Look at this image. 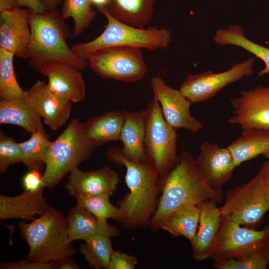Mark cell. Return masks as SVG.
Masks as SVG:
<instances>
[{"mask_svg": "<svg viewBox=\"0 0 269 269\" xmlns=\"http://www.w3.org/2000/svg\"><path fill=\"white\" fill-rule=\"evenodd\" d=\"M223 198L222 189L209 186L201 176L193 155L183 151L177 165L161 179L157 207L148 227L157 231L175 211L187 206H200L208 200L219 203Z\"/></svg>", "mask_w": 269, "mask_h": 269, "instance_id": "cell-1", "label": "cell"}, {"mask_svg": "<svg viewBox=\"0 0 269 269\" xmlns=\"http://www.w3.org/2000/svg\"><path fill=\"white\" fill-rule=\"evenodd\" d=\"M106 155L113 164L126 169L125 179L130 191L118 202L120 223L130 230L148 226L160 193L161 179L157 171L148 162L137 163L128 160L117 146L110 147Z\"/></svg>", "mask_w": 269, "mask_h": 269, "instance_id": "cell-2", "label": "cell"}, {"mask_svg": "<svg viewBox=\"0 0 269 269\" xmlns=\"http://www.w3.org/2000/svg\"><path fill=\"white\" fill-rule=\"evenodd\" d=\"M65 20L57 9L42 13L29 10L31 38L25 59L33 70L39 72L49 62L68 63L80 70L88 66L87 60L77 56L68 46L66 39L70 33Z\"/></svg>", "mask_w": 269, "mask_h": 269, "instance_id": "cell-3", "label": "cell"}, {"mask_svg": "<svg viewBox=\"0 0 269 269\" xmlns=\"http://www.w3.org/2000/svg\"><path fill=\"white\" fill-rule=\"evenodd\" d=\"M68 226L67 217L51 207L30 223L20 222V235L29 248L27 259L49 263L74 256L75 250L68 237Z\"/></svg>", "mask_w": 269, "mask_h": 269, "instance_id": "cell-4", "label": "cell"}, {"mask_svg": "<svg viewBox=\"0 0 269 269\" xmlns=\"http://www.w3.org/2000/svg\"><path fill=\"white\" fill-rule=\"evenodd\" d=\"M98 8L107 20L103 32L92 40L76 43L71 47L72 52L82 59L87 61L91 54L105 48L133 46L155 50L166 48L171 41V32L166 28L136 27L115 19L104 6Z\"/></svg>", "mask_w": 269, "mask_h": 269, "instance_id": "cell-5", "label": "cell"}, {"mask_svg": "<svg viewBox=\"0 0 269 269\" xmlns=\"http://www.w3.org/2000/svg\"><path fill=\"white\" fill-rule=\"evenodd\" d=\"M95 146L88 139L84 123L72 119L51 145L42 173L45 188L52 189L90 156Z\"/></svg>", "mask_w": 269, "mask_h": 269, "instance_id": "cell-6", "label": "cell"}, {"mask_svg": "<svg viewBox=\"0 0 269 269\" xmlns=\"http://www.w3.org/2000/svg\"><path fill=\"white\" fill-rule=\"evenodd\" d=\"M145 110L144 144L146 156L162 179L180 159V155L177 153V130L165 120L160 104L154 97Z\"/></svg>", "mask_w": 269, "mask_h": 269, "instance_id": "cell-7", "label": "cell"}, {"mask_svg": "<svg viewBox=\"0 0 269 269\" xmlns=\"http://www.w3.org/2000/svg\"><path fill=\"white\" fill-rule=\"evenodd\" d=\"M89 68L99 77L129 83L141 79L147 66L141 48L114 46L97 50L88 58Z\"/></svg>", "mask_w": 269, "mask_h": 269, "instance_id": "cell-8", "label": "cell"}, {"mask_svg": "<svg viewBox=\"0 0 269 269\" xmlns=\"http://www.w3.org/2000/svg\"><path fill=\"white\" fill-rule=\"evenodd\" d=\"M222 216L241 226L257 229L269 211L260 175L227 191L223 205L219 207Z\"/></svg>", "mask_w": 269, "mask_h": 269, "instance_id": "cell-9", "label": "cell"}, {"mask_svg": "<svg viewBox=\"0 0 269 269\" xmlns=\"http://www.w3.org/2000/svg\"><path fill=\"white\" fill-rule=\"evenodd\" d=\"M269 246V224L262 230L248 228L222 216L211 258L214 263L238 259Z\"/></svg>", "mask_w": 269, "mask_h": 269, "instance_id": "cell-10", "label": "cell"}, {"mask_svg": "<svg viewBox=\"0 0 269 269\" xmlns=\"http://www.w3.org/2000/svg\"><path fill=\"white\" fill-rule=\"evenodd\" d=\"M254 64V58H250L221 73H215L209 70L190 74L180 85L179 90L191 104L206 102L229 84L251 76Z\"/></svg>", "mask_w": 269, "mask_h": 269, "instance_id": "cell-11", "label": "cell"}, {"mask_svg": "<svg viewBox=\"0 0 269 269\" xmlns=\"http://www.w3.org/2000/svg\"><path fill=\"white\" fill-rule=\"evenodd\" d=\"M150 85L165 120L173 128L176 130L182 128L196 133L203 128V124L191 115L192 104L179 90L168 86L160 76L153 77Z\"/></svg>", "mask_w": 269, "mask_h": 269, "instance_id": "cell-12", "label": "cell"}, {"mask_svg": "<svg viewBox=\"0 0 269 269\" xmlns=\"http://www.w3.org/2000/svg\"><path fill=\"white\" fill-rule=\"evenodd\" d=\"M229 100L233 111L228 123L239 125L242 130H269V84L242 91L239 97Z\"/></svg>", "mask_w": 269, "mask_h": 269, "instance_id": "cell-13", "label": "cell"}, {"mask_svg": "<svg viewBox=\"0 0 269 269\" xmlns=\"http://www.w3.org/2000/svg\"><path fill=\"white\" fill-rule=\"evenodd\" d=\"M28 104L53 131H56L68 121L72 102L49 90L47 83L37 80L26 90Z\"/></svg>", "mask_w": 269, "mask_h": 269, "instance_id": "cell-14", "label": "cell"}, {"mask_svg": "<svg viewBox=\"0 0 269 269\" xmlns=\"http://www.w3.org/2000/svg\"><path fill=\"white\" fill-rule=\"evenodd\" d=\"M195 162L205 181L214 189H222L237 167L227 146L221 147L207 141L201 145Z\"/></svg>", "mask_w": 269, "mask_h": 269, "instance_id": "cell-15", "label": "cell"}, {"mask_svg": "<svg viewBox=\"0 0 269 269\" xmlns=\"http://www.w3.org/2000/svg\"><path fill=\"white\" fill-rule=\"evenodd\" d=\"M80 69L68 63L49 62L39 72L47 77V86L54 93L72 103L84 101L86 97L85 82Z\"/></svg>", "mask_w": 269, "mask_h": 269, "instance_id": "cell-16", "label": "cell"}, {"mask_svg": "<svg viewBox=\"0 0 269 269\" xmlns=\"http://www.w3.org/2000/svg\"><path fill=\"white\" fill-rule=\"evenodd\" d=\"M29 15L26 8L0 12V48L24 59L31 38Z\"/></svg>", "mask_w": 269, "mask_h": 269, "instance_id": "cell-17", "label": "cell"}, {"mask_svg": "<svg viewBox=\"0 0 269 269\" xmlns=\"http://www.w3.org/2000/svg\"><path fill=\"white\" fill-rule=\"evenodd\" d=\"M118 173L108 166L92 171L77 168L69 173L65 188L72 196L113 195L119 183Z\"/></svg>", "mask_w": 269, "mask_h": 269, "instance_id": "cell-18", "label": "cell"}, {"mask_svg": "<svg viewBox=\"0 0 269 269\" xmlns=\"http://www.w3.org/2000/svg\"><path fill=\"white\" fill-rule=\"evenodd\" d=\"M221 219L220 208L215 202L208 200L200 206L198 228L191 242L195 260L200 262L211 258Z\"/></svg>", "mask_w": 269, "mask_h": 269, "instance_id": "cell-19", "label": "cell"}, {"mask_svg": "<svg viewBox=\"0 0 269 269\" xmlns=\"http://www.w3.org/2000/svg\"><path fill=\"white\" fill-rule=\"evenodd\" d=\"M125 121L120 140L123 155L137 163L148 162L145 149L146 110L139 112L124 111Z\"/></svg>", "mask_w": 269, "mask_h": 269, "instance_id": "cell-20", "label": "cell"}, {"mask_svg": "<svg viewBox=\"0 0 269 269\" xmlns=\"http://www.w3.org/2000/svg\"><path fill=\"white\" fill-rule=\"evenodd\" d=\"M44 186L33 191H24L21 195L7 196L0 195V220L19 219L34 220L38 214H43L49 208L43 195Z\"/></svg>", "mask_w": 269, "mask_h": 269, "instance_id": "cell-21", "label": "cell"}, {"mask_svg": "<svg viewBox=\"0 0 269 269\" xmlns=\"http://www.w3.org/2000/svg\"><path fill=\"white\" fill-rule=\"evenodd\" d=\"M68 234L70 240L85 241L93 236L105 235L110 238L120 235L118 227L101 223L92 213L77 205L71 208L67 216Z\"/></svg>", "mask_w": 269, "mask_h": 269, "instance_id": "cell-22", "label": "cell"}, {"mask_svg": "<svg viewBox=\"0 0 269 269\" xmlns=\"http://www.w3.org/2000/svg\"><path fill=\"white\" fill-rule=\"evenodd\" d=\"M155 0H108L104 6L118 20L144 28L151 20Z\"/></svg>", "mask_w": 269, "mask_h": 269, "instance_id": "cell-23", "label": "cell"}, {"mask_svg": "<svg viewBox=\"0 0 269 269\" xmlns=\"http://www.w3.org/2000/svg\"><path fill=\"white\" fill-rule=\"evenodd\" d=\"M25 96L0 100V124L17 126L29 134L44 130L41 118L28 104Z\"/></svg>", "mask_w": 269, "mask_h": 269, "instance_id": "cell-24", "label": "cell"}, {"mask_svg": "<svg viewBox=\"0 0 269 269\" xmlns=\"http://www.w3.org/2000/svg\"><path fill=\"white\" fill-rule=\"evenodd\" d=\"M125 121L124 112L111 111L94 117L84 123L88 139L96 147L120 140Z\"/></svg>", "mask_w": 269, "mask_h": 269, "instance_id": "cell-25", "label": "cell"}, {"mask_svg": "<svg viewBox=\"0 0 269 269\" xmlns=\"http://www.w3.org/2000/svg\"><path fill=\"white\" fill-rule=\"evenodd\" d=\"M227 147L238 167L269 150V130L243 129L240 136Z\"/></svg>", "mask_w": 269, "mask_h": 269, "instance_id": "cell-26", "label": "cell"}, {"mask_svg": "<svg viewBox=\"0 0 269 269\" xmlns=\"http://www.w3.org/2000/svg\"><path fill=\"white\" fill-rule=\"evenodd\" d=\"M213 39L219 45H235L252 53L256 57L263 60L265 64V68L259 72L258 76L261 77L269 74V48L249 40L240 26L232 25L226 29H219Z\"/></svg>", "mask_w": 269, "mask_h": 269, "instance_id": "cell-27", "label": "cell"}, {"mask_svg": "<svg viewBox=\"0 0 269 269\" xmlns=\"http://www.w3.org/2000/svg\"><path fill=\"white\" fill-rule=\"evenodd\" d=\"M199 217V206H185L168 216L162 225L161 229L174 237H184L191 243L198 228Z\"/></svg>", "mask_w": 269, "mask_h": 269, "instance_id": "cell-28", "label": "cell"}, {"mask_svg": "<svg viewBox=\"0 0 269 269\" xmlns=\"http://www.w3.org/2000/svg\"><path fill=\"white\" fill-rule=\"evenodd\" d=\"M19 143L22 152V163L27 169L44 170L51 143L47 138L44 130L30 134L28 139Z\"/></svg>", "mask_w": 269, "mask_h": 269, "instance_id": "cell-29", "label": "cell"}, {"mask_svg": "<svg viewBox=\"0 0 269 269\" xmlns=\"http://www.w3.org/2000/svg\"><path fill=\"white\" fill-rule=\"evenodd\" d=\"M110 237L93 236L80 245V252L84 257L88 267L93 269H107L113 249Z\"/></svg>", "mask_w": 269, "mask_h": 269, "instance_id": "cell-30", "label": "cell"}, {"mask_svg": "<svg viewBox=\"0 0 269 269\" xmlns=\"http://www.w3.org/2000/svg\"><path fill=\"white\" fill-rule=\"evenodd\" d=\"M91 0H64L61 16L65 19H72V36L77 37L87 28L95 19L96 12L92 8Z\"/></svg>", "mask_w": 269, "mask_h": 269, "instance_id": "cell-31", "label": "cell"}, {"mask_svg": "<svg viewBox=\"0 0 269 269\" xmlns=\"http://www.w3.org/2000/svg\"><path fill=\"white\" fill-rule=\"evenodd\" d=\"M112 195L101 194L78 196L76 197L77 205L88 210L104 224L109 223L107 221L109 219L120 222L121 211L118 206H115L110 202V198Z\"/></svg>", "mask_w": 269, "mask_h": 269, "instance_id": "cell-32", "label": "cell"}, {"mask_svg": "<svg viewBox=\"0 0 269 269\" xmlns=\"http://www.w3.org/2000/svg\"><path fill=\"white\" fill-rule=\"evenodd\" d=\"M14 55L0 48V100L23 97L26 90L16 80L13 67Z\"/></svg>", "mask_w": 269, "mask_h": 269, "instance_id": "cell-33", "label": "cell"}, {"mask_svg": "<svg viewBox=\"0 0 269 269\" xmlns=\"http://www.w3.org/2000/svg\"><path fill=\"white\" fill-rule=\"evenodd\" d=\"M269 264V246L238 259H229L214 263L217 269H266Z\"/></svg>", "mask_w": 269, "mask_h": 269, "instance_id": "cell-34", "label": "cell"}, {"mask_svg": "<svg viewBox=\"0 0 269 269\" xmlns=\"http://www.w3.org/2000/svg\"><path fill=\"white\" fill-rule=\"evenodd\" d=\"M23 156L19 142L0 131V173H5L13 164L22 162Z\"/></svg>", "mask_w": 269, "mask_h": 269, "instance_id": "cell-35", "label": "cell"}, {"mask_svg": "<svg viewBox=\"0 0 269 269\" xmlns=\"http://www.w3.org/2000/svg\"><path fill=\"white\" fill-rule=\"evenodd\" d=\"M137 263L135 256L113 250L107 269H134Z\"/></svg>", "mask_w": 269, "mask_h": 269, "instance_id": "cell-36", "label": "cell"}, {"mask_svg": "<svg viewBox=\"0 0 269 269\" xmlns=\"http://www.w3.org/2000/svg\"><path fill=\"white\" fill-rule=\"evenodd\" d=\"M0 269H55L54 263H42L27 260L1 262Z\"/></svg>", "mask_w": 269, "mask_h": 269, "instance_id": "cell-37", "label": "cell"}, {"mask_svg": "<svg viewBox=\"0 0 269 269\" xmlns=\"http://www.w3.org/2000/svg\"><path fill=\"white\" fill-rule=\"evenodd\" d=\"M21 182L25 191H35L44 186L42 174L41 171L37 170H30L26 172L22 176Z\"/></svg>", "mask_w": 269, "mask_h": 269, "instance_id": "cell-38", "label": "cell"}, {"mask_svg": "<svg viewBox=\"0 0 269 269\" xmlns=\"http://www.w3.org/2000/svg\"><path fill=\"white\" fill-rule=\"evenodd\" d=\"M259 173L263 191L267 199L269 210V159H268L260 167Z\"/></svg>", "mask_w": 269, "mask_h": 269, "instance_id": "cell-39", "label": "cell"}, {"mask_svg": "<svg viewBox=\"0 0 269 269\" xmlns=\"http://www.w3.org/2000/svg\"><path fill=\"white\" fill-rule=\"evenodd\" d=\"M20 6L35 13H42L45 7L39 0H17Z\"/></svg>", "mask_w": 269, "mask_h": 269, "instance_id": "cell-40", "label": "cell"}, {"mask_svg": "<svg viewBox=\"0 0 269 269\" xmlns=\"http://www.w3.org/2000/svg\"><path fill=\"white\" fill-rule=\"evenodd\" d=\"M55 269H78V266L72 260V257L61 259L54 262Z\"/></svg>", "mask_w": 269, "mask_h": 269, "instance_id": "cell-41", "label": "cell"}, {"mask_svg": "<svg viewBox=\"0 0 269 269\" xmlns=\"http://www.w3.org/2000/svg\"><path fill=\"white\" fill-rule=\"evenodd\" d=\"M21 8L17 0H0V12Z\"/></svg>", "mask_w": 269, "mask_h": 269, "instance_id": "cell-42", "label": "cell"}, {"mask_svg": "<svg viewBox=\"0 0 269 269\" xmlns=\"http://www.w3.org/2000/svg\"><path fill=\"white\" fill-rule=\"evenodd\" d=\"M44 5L45 10L57 9L64 0H39Z\"/></svg>", "mask_w": 269, "mask_h": 269, "instance_id": "cell-43", "label": "cell"}, {"mask_svg": "<svg viewBox=\"0 0 269 269\" xmlns=\"http://www.w3.org/2000/svg\"><path fill=\"white\" fill-rule=\"evenodd\" d=\"M92 4H94L97 7L106 6L108 0H91Z\"/></svg>", "mask_w": 269, "mask_h": 269, "instance_id": "cell-44", "label": "cell"}, {"mask_svg": "<svg viewBox=\"0 0 269 269\" xmlns=\"http://www.w3.org/2000/svg\"><path fill=\"white\" fill-rule=\"evenodd\" d=\"M263 155L267 159H269V150L265 153Z\"/></svg>", "mask_w": 269, "mask_h": 269, "instance_id": "cell-45", "label": "cell"}]
</instances>
